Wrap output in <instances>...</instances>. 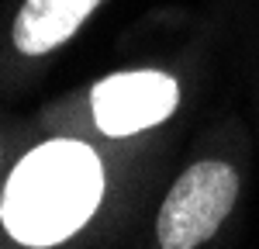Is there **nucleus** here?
Masks as SVG:
<instances>
[{"instance_id": "f03ea898", "label": "nucleus", "mask_w": 259, "mask_h": 249, "mask_svg": "<svg viewBox=\"0 0 259 249\" xmlns=\"http://www.w3.org/2000/svg\"><path fill=\"white\" fill-rule=\"evenodd\" d=\"M239 197V173L228 163H194L169 187L156 218V235L166 249H194L207 242Z\"/></svg>"}, {"instance_id": "20e7f679", "label": "nucleus", "mask_w": 259, "mask_h": 249, "mask_svg": "<svg viewBox=\"0 0 259 249\" xmlns=\"http://www.w3.org/2000/svg\"><path fill=\"white\" fill-rule=\"evenodd\" d=\"M100 0H24L14 18V45L24 56H45L76 35Z\"/></svg>"}, {"instance_id": "7ed1b4c3", "label": "nucleus", "mask_w": 259, "mask_h": 249, "mask_svg": "<svg viewBox=\"0 0 259 249\" xmlns=\"http://www.w3.org/2000/svg\"><path fill=\"white\" fill-rule=\"evenodd\" d=\"M94 118L104 135H135L166 121L180 104V87L173 76L156 69L104 76L90 94Z\"/></svg>"}, {"instance_id": "f257e3e1", "label": "nucleus", "mask_w": 259, "mask_h": 249, "mask_svg": "<svg viewBox=\"0 0 259 249\" xmlns=\"http://www.w3.org/2000/svg\"><path fill=\"white\" fill-rule=\"evenodd\" d=\"M104 170L90 145L52 139L31 149L4 190V225L24 246H56L97 211Z\"/></svg>"}]
</instances>
